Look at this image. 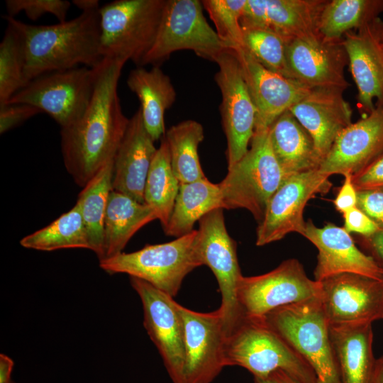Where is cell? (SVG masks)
<instances>
[{
	"label": "cell",
	"mask_w": 383,
	"mask_h": 383,
	"mask_svg": "<svg viewBox=\"0 0 383 383\" xmlns=\"http://www.w3.org/2000/svg\"><path fill=\"white\" fill-rule=\"evenodd\" d=\"M184 326V383H211L226 367L227 331L221 311L198 312L178 304Z\"/></svg>",
	"instance_id": "2e32d148"
},
{
	"label": "cell",
	"mask_w": 383,
	"mask_h": 383,
	"mask_svg": "<svg viewBox=\"0 0 383 383\" xmlns=\"http://www.w3.org/2000/svg\"><path fill=\"white\" fill-rule=\"evenodd\" d=\"M216 209H224L218 184L207 178L180 184L172 212L163 231L176 238L187 235L194 230L196 221Z\"/></svg>",
	"instance_id": "f1b7e54d"
},
{
	"label": "cell",
	"mask_w": 383,
	"mask_h": 383,
	"mask_svg": "<svg viewBox=\"0 0 383 383\" xmlns=\"http://www.w3.org/2000/svg\"><path fill=\"white\" fill-rule=\"evenodd\" d=\"M270 377L277 383H298L288 374L282 370H277L273 372Z\"/></svg>",
	"instance_id": "bcb514c9"
},
{
	"label": "cell",
	"mask_w": 383,
	"mask_h": 383,
	"mask_svg": "<svg viewBox=\"0 0 383 383\" xmlns=\"http://www.w3.org/2000/svg\"><path fill=\"white\" fill-rule=\"evenodd\" d=\"M234 51L257 109L255 129L269 128L310 91L299 82L267 69L243 47Z\"/></svg>",
	"instance_id": "ffe728a7"
},
{
	"label": "cell",
	"mask_w": 383,
	"mask_h": 383,
	"mask_svg": "<svg viewBox=\"0 0 383 383\" xmlns=\"http://www.w3.org/2000/svg\"><path fill=\"white\" fill-rule=\"evenodd\" d=\"M201 2L226 48L233 50L243 48L240 18L246 0H204Z\"/></svg>",
	"instance_id": "8d00e7d4"
},
{
	"label": "cell",
	"mask_w": 383,
	"mask_h": 383,
	"mask_svg": "<svg viewBox=\"0 0 383 383\" xmlns=\"http://www.w3.org/2000/svg\"><path fill=\"white\" fill-rule=\"evenodd\" d=\"M156 219L157 215L149 205L112 189L104 218L102 260L123 252L134 234Z\"/></svg>",
	"instance_id": "83f0119b"
},
{
	"label": "cell",
	"mask_w": 383,
	"mask_h": 383,
	"mask_svg": "<svg viewBox=\"0 0 383 383\" xmlns=\"http://www.w3.org/2000/svg\"><path fill=\"white\" fill-rule=\"evenodd\" d=\"M343 228L349 233H357L362 237H368L381 228L357 207L343 214Z\"/></svg>",
	"instance_id": "b9f144b4"
},
{
	"label": "cell",
	"mask_w": 383,
	"mask_h": 383,
	"mask_svg": "<svg viewBox=\"0 0 383 383\" xmlns=\"http://www.w3.org/2000/svg\"><path fill=\"white\" fill-rule=\"evenodd\" d=\"M269 130L274 155L288 175L319 169L321 160L311 136L289 110Z\"/></svg>",
	"instance_id": "4316f807"
},
{
	"label": "cell",
	"mask_w": 383,
	"mask_h": 383,
	"mask_svg": "<svg viewBox=\"0 0 383 383\" xmlns=\"http://www.w3.org/2000/svg\"><path fill=\"white\" fill-rule=\"evenodd\" d=\"M287 59L293 79L309 89L345 91L350 86L344 74L348 58L343 39L327 40L315 33L292 40Z\"/></svg>",
	"instance_id": "e0dca14e"
},
{
	"label": "cell",
	"mask_w": 383,
	"mask_h": 383,
	"mask_svg": "<svg viewBox=\"0 0 383 383\" xmlns=\"http://www.w3.org/2000/svg\"><path fill=\"white\" fill-rule=\"evenodd\" d=\"M343 91L313 88L289 109L311 136L321 162L340 133L352 123L353 111Z\"/></svg>",
	"instance_id": "603a6c76"
},
{
	"label": "cell",
	"mask_w": 383,
	"mask_h": 383,
	"mask_svg": "<svg viewBox=\"0 0 383 383\" xmlns=\"http://www.w3.org/2000/svg\"><path fill=\"white\" fill-rule=\"evenodd\" d=\"M72 3L82 10V12L91 11L100 9L99 1L98 0H73Z\"/></svg>",
	"instance_id": "f6af8a7d"
},
{
	"label": "cell",
	"mask_w": 383,
	"mask_h": 383,
	"mask_svg": "<svg viewBox=\"0 0 383 383\" xmlns=\"http://www.w3.org/2000/svg\"><path fill=\"white\" fill-rule=\"evenodd\" d=\"M330 177L318 169L288 176L269 201L264 218L258 224L256 245L278 241L290 233L302 235L306 226L304 208L316 194L329 192Z\"/></svg>",
	"instance_id": "4fadbf2b"
},
{
	"label": "cell",
	"mask_w": 383,
	"mask_h": 383,
	"mask_svg": "<svg viewBox=\"0 0 383 383\" xmlns=\"http://www.w3.org/2000/svg\"><path fill=\"white\" fill-rule=\"evenodd\" d=\"M254 383H277L270 376L266 378L254 377Z\"/></svg>",
	"instance_id": "c3c4849f"
},
{
	"label": "cell",
	"mask_w": 383,
	"mask_h": 383,
	"mask_svg": "<svg viewBox=\"0 0 383 383\" xmlns=\"http://www.w3.org/2000/svg\"><path fill=\"white\" fill-rule=\"evenodd\" d=\"M352 181L357 191L383 188V152L353 174Z\"/></svg>",
	"instance_id": "ab89813d"
},
{
	"label": "cell",
	"mask_w": 383,
	"mask_h": 383,
	"mask_svg": "<svg viewBox=\"0 0 383 383\" xmlns=\"http://www.w3.org/2000/svg\"><path fill=\"white\" fill-rule=\"evenodd\" d=\"M383 0H331L320 16L318 31L325 39L338 40L351 30L360 29L379 18Z\"/></svg>",
	"instance_id": "4dcf8cb0"
},
{
	"label": "cell",
	"mask_w": 383,
	"mask_h": 383,
	"mask_svg": "<svg viewBox=\"0 0 383 383\" xmlns=\"http://www.w3.org/2000/svg\"><path fill=\"white\" fill-rule=\"evenodd\" d=\"M23 248L41 251L67 248L90 249L78 202L47 226L23 237Z\"/></svg>",
	"instance_id": "836d02e7"
},
{
	"label": "cell",
	"mask_w": 383,
	"mask_h": 383,
	"mask_svg": "<svg viewBox=\"0 0 383 383\" xmlns=\"http://www.w3.org/2000/svg\"><path fill=\"white\" fill-rule=\"evenodd\" d=\"M140 298L144 327L160 353L173 383H184L183 321L174 297L140 279L130 277Z\"/></svg>",
	"instance_id": "5bb4252c"
},
{
	"label": "cell",
	"mask_w": 383,
	"mask_h": 383,
	"mask_svg": "<svg viewBox=\"0 0 383 383\" xmlns=\"http://www.w3.org/2000/svg\"><path fill=\"white\" fill-rule=\"evenodd\" d=\"M196 235L193 230L170 242L121 252L100 260L99 267L110 274L124 273L140 279L174 297L186 276L201 266L195 250Z\"/></svg>",
	"instance_id": "52a82bcc"
},
{
	"label": "cell",
	"mask_w": 383,
	"mask_h": 383,
	"mask_svg": "<svg viewBox=\"0 0 383 383\" xmlns=\"http://www.w3.org/2000/svg\"><path fill=\"white\" fill-rule=\"evenodd\" d=\"M113 160L82 188L78 196L89 247L99 261L104 257V224L108 199L112 189Z\"/></svg>",
	"instance_id": "f546056e"
},
{
	"label": "cell",
	"mask_w": 383,
	"mask_h": 383,
	"mask_svg": "<svg viewBox=\"0 0 383 383\" xmlns=\"http://www.w3.org/2000/svg\"><path fill=\"white\" fill-rule=\"evenodd\" d=\"M328 0H246L242 28L272 31L287 43L318 33L320 16Z\"/></svg>",
	"instance_id": "7402d4cb"
},
{
	"label": "cell",
	"mask_w": 383,
	"mask_h": 383,
	"mask_svg": "<svg viewBox=\"0 0 383 383\" xmlns=\"http://www.w3.org/2000/svg\"><path fill=\"white\" fill-rule=\"evenodd\" d=\"M95 67H78L39 76L16 93L7 104H27L53 118L60 128L78 120L91 101Z\"/></svg>",
	"instance_id": "9c48e42d"
},
{
	"label": "cell",
	"mask_w": 383,
	"mask_h": 383,
	"mask_svg": "<svg viewBox=\"0 0 383 383\" xmlns=\"http://www.w3.org/2000/svg\"><path fill=\"white\" fill-rule=\"evenodd\" d=\"M167 0H116L100 7L103 57L141 65L152 48Z\"/></svg>",
	"instance_id": "8992f818"
},
{
	"label": "cell",
	"mask_w": 383,
	"mask_h": 383,
	"mask_svg": "<svg viewBox=\"0 0 383 383\" xmlns=\"http://www.w3.org/2000/svg\"><path fill=\"white\" fill-rule=\"evenodd\" d=\"M372 383H383V356L377 359Z\"/></svg>",
	"instance_id": "7dc6e473"
},
{
	"label": "cell",
	"mask_w": 383,
	"mask_h": 383,
	"mask_svg": "<svg viewBox=\"0 0 383 383\" xmlns=\"http://www.w3.org/2000/svg\"><path fill=\"white\" fill-rule=\"evenodd\" d=\"M382 42H383V30H382Z\"/></svg>",
	"instance_id": "681fc988"
},
{
	"label": "cell",
	"mask_w": 383,
	"mask_h": 383,
	"mask_svg": "<svg viewBox=\"0 0 383 383\" xmlns=\"http://www.w3.org/2000/svg\"><path fill=\"white\" fill-rule=\"evenodd\" d=\"M329 333L341 383H372L377 361L372 324L329 326Z\"/></svg>",
	"instance_id": "d4e9b609"
},
{
	"label": "cell",
	"mask_w": 383,
	"mask_h": 383,
	"mask_svg": "<svg viewBox=\"0 0 383 383\" xmlns=\"http://www.w3.org/2000/svg\"><path fill=\"white\" fill-rule=\"evenodd\" d=\"M228 48L208 23L199 0H167L155 42L141 65L158 66L175 51L193 50L215 62Z\"/></svg>",
	"instance_id": "ba28073f"
},
{
	"label": "cell",
	"mask_w": 383,
	"mask_h": 383,
	"mask_svg": "<svg viewBox=\"0 0 383 383\" xmlns=\"http://www.w3.org/2000/svg\"><path fill=\"white\" fill-rule=\"evenodd\" d=\"M383 152V105L343 130L319 170L324 174L360 172Z\"/></svg>",
	"instance_id": "44dd1931"
},
{
	"label": "cell",
	"mask_w": 383,
	"mask_h": 383,
	"mask_svg": "<svg viewBox=\"0 0 383 383\" xmlns=\"http://www.w3.org/2000/svg\"><path fill=\"white\" fill-rule=\"evenodd\" d=\"M269 128L255 129L248 152L228 169L218 184L224 209H246L258 224L264 218L272 196L289 176L274 155Z\"/></svg>",
	"instance_id": "277c9868"
},
{
	"label": "cell",
	"mask_w": 383,
	"mask_h": 383,
	"mask_svg": "<svg viewBox=\"0 0 383 383\" xmlns=\"http://www.w3.org/2000/svg\"><path fill=\"white\" fill-rule=\"evenodd\" d=\"M263 318L311 367L317 383H341L320 298L279 307Z\"/></svg>",
	"instance_id": "5b68a950"
},
{
	"label": "cell",
	"mask_w": 383,
	"mask_h": 383,
	"mask_svg": "<svg viewBox=\"0 0 383 383\" xmlns=\"http://www.w3.org/2000/svg\"><path fill=\"white\" fill-rule=\"evenodd\" d=\"M383 22L377 19L346 33L343 45L357 88V106L367 116L383 105Z\"/></svg>",
	"instance_id": "ac0fdd59"
},
{
	"label": "cell",
	"mask_w": 383,
	"mask_h": 383,
	"mask_svg": "<svg viewBox=\"0 0 383 383\" xmlns=\"http://www.w3.org/2000/svg\"><path fill=\"white\" fill-rule=\"evenodd\" d=\"M343 177V183L333 200L335 209L343 214L357 207V192L352 181V174L348 173Z\"/></svg>",
	"instance_id": "7bdbcfd3"
},
{
	"label": "cell",
	"mask_w": 383,
	"mask_h": 383,
	"mask_svg": "<svg viewBox=\"0 0 383 383\" xmlns=\"http://www.w3.org/2000/svg\"><path fill=\"white\" fill-rule=\"evenodd\" d=\"M168 145L172 170L180 184L206 178L198 154L204 138L202 125L187 120L172 126L164 135Z\"/></svg>",
	"instance_id": "1f68e13d"
},
{
	"label": "cell",
	"mask_w": 383,
	"mask_h": 383,
	"mask_svg": "<svg viewBox=\"0 0 383 383\" xmlns=\"http://www.w3.org/2000/svg\"><path fill=\"white\" fill-rule=\"evenodd\" d=\"M224 357L226 367H242L254 377L282 370L298 383H317L311 367L263 317L243 315L227 335Z\"/></svg>",
	"instance_id": "3957f363"
},
{
	"label": "cell",
	"mask_w": 383,
	"mask_h": 383,
	"mask_svg": "<svg viewBox=\"0 0 383 383\" xmlns=\"http://www.w3.org/2000/svg\"><path fill=\"white\" fill-rule=\"evenodd\" d=\"M199 224L195 239L196 255L201 265L209 267L216 278L221 294L218 309L228 333L243 316L237 299V289L243 275L236 243L227 231L223 209L211 211Z\"/></svg>",
	"instance_id": "30bf717a"
},
{
	"label": "cell",
	"mask_w": 383,
	"mask_h": 383,
	"mask_svg": "<svg viewBox=\"0 0 383 383\" xmlns=\"http://www.w3.org/2000/svg\"><path fill=\"white\" fill-rule=\"evenodd\" d=\"M139 109L129 122L113 158V190L144 203V188L157 151Z\"/></svg>",
	"instance_id": "cb8c5ba5"
},
{
	"label": "cell",
	"mask_w": 383,
	"mask_h": 383,
	"mask_svg": "<svg viewBox=\"0 0 383 383\" xmlns=\"http://www.w3.org/2000/svg\"><path fill=\"white\" fill-rule=\"evenodd\" d=\"M71 2L65 0H6V9L9 17L14 18L19 12H25L33 21L46 13H51L62 23L66 21Z\"/></svg>",
	"instance_id": "74e56055"
},
{
	"label": "cell",
	"mask_w": 383,
	"mask_h": 383,
	"mask_svg": "<svg viewBox=\"0 0 383 383\" xmlns=\"http://www.w3.org/2000/svg\"><path fill=\"white\" fill-rule=\"evenodd\" d=\"M127 61L104 57L95 67L94 89L84 114L60 130V145L67 172L84 187L113 160L127 128L118 94V80Z\"/></svg>",
	"instance_id": "6da1fadb"
},
{
	"label": "cell",
	"mask_w": 383,
	"mask_h": 383,
	"mask_svg": "<svg viewBox=\"0 0 383 383\" xmlns=\"http://www.w3.org/2000/svg\"><path fill=\"white\" fill-rule=\"evenodd\" d=\"M320 282V301L329 326L372 324L383 319V281L342 273Z\"/></svg>",
	"instance_id": "9a60e30c"
},
{
	"label": "cell",
	"mask_w": 383,
	"mask_h": 383,
	"mask_svg": "<svg viewBox=\"0 0 383 383\" xmlns=\"http://www.w3.org/2000/svg\"><path fill=\"white\" fill-rule=\"evenodd\" d=\"M357 192V207L383 228V188Z\"/></svg>",
	"instance_id": "60d3db41"
},
{
	"label": "cell",
	"mask_w": 383,
	"mask_h": 383,
	"mask_svg": "<svg viewBox=\"0 0 383 383\" xmlns=\"http://www.w3.org/2000/svg\"><path fill=\"white\" fill-rule=\"evenodd\" d=\"M128 88L138 98L145 127L155 141L165 135V113L176 99V91L170 77L159 66L147 70H132L126 81Z\"/></svg>",
	"instance_id": "484cf974"
},
{
	"label": "cell",
	"mask_w": 383,
	"mask_h": 383,
	"mask_svg": "<svg viewBox=\"0 0 383 383\" xmlns=\"http://www.w3.org/2000/svg\"><path fill=\"white\" fill-rule=\"evenodd\" d=\"M301 235L318 250L315 280L321 282L335 274L354 273L383 281V268L356 246L350 233L343 227L328 223L320 228L309 220Z\"/></svg>",
	"instance_id": "d6986e66"
},
{
	"label": "cell",
	"mask_w": 383,
	"mask_h": 383,
	"mask_svg": "<svg viewBox=\"0 0 383 383\" xmlns=\"http://www.w3.org/2000/svg\"><path fill=\"white\" fill-rule=\"evenodd\" d=\"M216 62L215 75L221 90V113L227 140L228 169L248 152L254 135L257 109L250 94L233 50L226 49Z\"/></svg>",
	"instance_id": "7c38bea8"
},
{
	"label": "cell",
	"mask_w": 383,
	"mask_h": 383,
	"mask_svg": "<svg viewBox=\"0 0 383 383\" xmlns=\"http://www.w3.org/2000/svg\"><path fill=\"white\" fill-rule=\"evenodd\" d=\"M321 293V282L310 279L300 262L293 258L267 273L243 276L237 299L244 316L262 318L279 307L320 298Z\"/></svg>",
	"instance_id": "8fae6325"
},
{
	"label": "cell",
	"mask_w": 383,
	"mask_h": 383,
	"mask_svg": "<svg viewBox=\"0 0 383 383\" xmlns=\"http://www.w3.org/2000/svg\"><path fill=\"white\" fill-rule=\"evenodd\" d=\"M0 43V106L7 102L29 82L24 73L25 50L21 34L10 22Z\"/></svg>",
	"instance_id": "e575fe53"
},
{
	"label": "cell",
	"mask_w": 383,
	"mask_h": 383,
	"mask_svg": "<svg viewBox=\"0 0 383 383\" xmlns=\"http://www.w3.org/2000/svg\"><path fill=\"white\" fill-rule=\"evenodd\" d=\"M40 113L42 111L39 109L27 104L0 106V133H6Z\"/></svg>",
	"instance_id": "f35d334b"
},
{
	"label": "cell",
	"mask_w": 383,
	"mask_h": 383,
	"mask_svg": "<svg viewBox=\"0 0 383 383\" xmlns=\"http://www.w3.org/2000/svg\"><path fill=\"white\" fill-rule=\"evenodd\" d=\"M360 243L368 251L369 255L383 268V228L368 237L360 236Z\"/></svg>",
	"instance_id": "ee69618b"
},
{
	"label": "cell",
	"mask_w": 383,
	"mask_h": 383,
	"mask_svg": "<svg viewBox=\"0 0 383 383\" xmlns=\"http://www.w3.org/2000/svg\"><path fill=\"white\" fill-rule=\"evenodd\" d=\"M179 186L172 168L168 145L163 136L150 165L144 188V203L155 211L162 228L169 221Z\"/></svg>",
	"instance_id": "d6a6232c"
},
{
	"label": "cell",
	"mask_w": 383,
	"mask_h": 383,
	"mask_svg": "<svg viewBox=\"0 0 383 383\" xmlns=\"http://www.w3.org/2000/svg\"><path fill=\"white\" fill-rule=\"evenodd\" d=\"M99 9L53 25H30L4 16L22 35L26 78L30 82L43 74L82 65L93 68L103 57L100 51Z\"/></svg>",
	"instance_id": "7a4b0ae2"
},
{
	"label": "cell",
	"mask_w": 383,
	"mask_h": 383,
	"mask_svg": "<svg viewBox=\"0 0 383 383\" xmlns=\"http://www.w3.org/2000/svg\"><path fill=\"white\" fill-rule=\"evenodd\" d=\"M242 28L243 48L267 69L293 79L287 64V42L263 28Z\"/></svg>",
	"instance_id": "d590c367"
}]
</instances>
